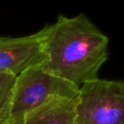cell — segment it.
I'll return each instance as SVG.
<instances>
[{"label":"cell","mask_w":124,"mask_h":124,"mask_svg":"<svg viewBox=\"0 0 124 124\" xmlns=\"http://www.w3.org/2000/svg\"><path fill=\"white\" fill-rule=\"evenodd\" d=\"M40 32L45 70L78 87L98 78L108 58L109 40L85 15H60Z\"/></svg>","instance_id":"cell-1"},{"label":"cell","mask_w":124,"mask_h":124,"mask_svg":"<svg viewBox=\"0 0 124 124\" xmlns=\"http://www.w3.org/2000/svg\"><path fill=\"white\" fill-rule=\"evenodd\" d=\"M78 87L43 68L31 66L16 76L7 124H23L27 113L55 96L76 97Z\"/></svg>","instance_id":"cell-2"},{"label":"cell","mask_w":124,"mask_h":124,"mask_svg":"<svg viewBox=\"0 0 124 124\" xmlns=\"http://www.w3.org/2000/svg\"><path fill=\"white\" fill-rule=\"evenodd\" d=\"M16 75L0 70V124H7Z\"/></svg>","instance_id":"cell-6"},{"label":"cell","mask_w":124,"mask_h":124,"mask_svg":"<svg viewBox=\"0 0 124 124\" xmlns=\"http://www.w3.org/2000/svg\"><path fill=\"white\" fill-rule=\"evenodd\" d=\"M77 124H124V83L96 79L84 82L76 95Z\"/></svg>","instance_id":"cell-3"},{"label":"cell","mask_w":124,"mask_h":124,"mask_svg":"<svg viewBox=\"0 0 124 124\" xmlns=\"http://www.w3.org/2000/svg\"><path fill=\"white\" fill-rule=\"evenodd\" d=\"M23 124H77L76 97L55 96L26 114Z\"/></svg>","instance_id":"cell-5"},{"label":"cell","mask_w":124,"mask_h":124,"mask_svg":"<svg viewBox=\"0 0 124 124\" xmlns=\"http://www.w3.org/2000/svg\"><path fill=\"white\" fill-rule=\"evenodd\" d=\"M43 60L40 31L25 37L0 38V70L17 76L31 66L41 65Z\"/></svg>","instance_id":"cell-4"}]
</instances>
